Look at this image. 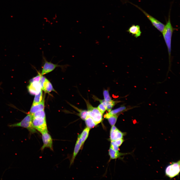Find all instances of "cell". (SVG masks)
I'll return each instance as SVG.
<instances>
[{
    "label": "cell",
    "instance_id": "1",
    "mask_svg": "<svg viewBox=\"0 0 180 180\" xmlns=\"http://www.w3.org/2000/svg\"><path fill=\"white\" fill-rule=\"evenodd\" d=\"M174 28L172 26L169 16L168 20L162 32L163 36L167 47L169 58H170L171 52V39Z\"/></svg>",
    "mask_w": 180,
    "mask_h": 180
},
{
    "label": "cell",
    "instance_id": "2",
    "mask_svg": "<svg viewBox=\"0 0 180 180\" xmlns=\"http://www.w3.org/2000/svg\"><path fill=\"white\" fill-rule=\"evenodd\" d=\"M12 127H21L26 128L30 134L36 132L32 122V115L29 112L27 115L20 122L9 125Z\"/></svg>",
    "mask_w": 180,
    "mask_h": 180
},
{
    "label": "cell",
    "instance_id": "3",
    "mask_svg": "<svg viewBox=\"0 0 180 180\" xmlns=\"http://www.w3.org/2000/svg\"><path fill=\"white\" fill-rule=\"evenodd\" d=\"M88 112V116H91L96 124L100 123L102 120V114L98 109L93 107L88 102L86 101Z\"/></svg>",
    "mask_w": 180,
    "mask_h": 180
},
{
    "label": "cell",
    "instance_id": "4",
    "mask_svg": "<svg viewBox=\"0 0 180 180\" xmlns=\"http://www.w3.org/2000/svg\"><path fill=\"white\" fill-rule=\"evenodd\" d=\"M180 160L176 162H172L168 165L165 170L166 175L170 178L178 176L180 173Z\"/></svg>",
    "mask_w": 180,
    "mask_h": 180
},
{
    "label": "cell",
    "instance_id": "5",
    "mask_svg": "<svg viewBox=\"0 0 180 180\" xmlns=\"http://www.w3.org/2000/svg\"><path fill=\"white\" fill-rule=\"evenodd\" d=\"M32 122L34 128L41 133L48 132L46 118L37 117L32 118Z\"/></svg>",
    "mask_w": 180,
    "mask_h": 180
},
{
    "label": "cell",
    "instance_id": "6",
    "mask_svg": "<svg viewBox=\"0 0 180 180\" xmlns=\"http://www.w3.org/2000/svg\"><path fill=\"white\" fill-rule=\"evenodd\" d=\"M134 5L144 13L150 21L152 25L156 28L161 32H162L165 26V25L163 24L149 14L140 7L135 4H134Z\"/></svg>",
    "mask_w": 180,
    "mask_h": 180
},
{
    "label": "cell",
    "instance_id": "7",
    "mask_svg": "<svg viewBox=\"0 0 180 180\" xmlns=\"http://www.w3.org/2000/svg\"><path fill=\"white\" fill-rule=\"evenodd\" d=\"M41 134L43 143L41 150H42L45 148H48L53 150L52 139L48 132H44Z\"/></svg>",
    "mask_w": 180,
    "mask_h": 180
},
{
    "label": "cell",
    "instance_id": "8",
    "mask_svg": "<svg viewBox=\"0 0 180 180\" xmlns=\"http://www.w3.org/2000/svg\"><path fill=\"white\" fill-rule=\"evenodd\" d=\"M39 83L42 89L45 92L48 93L52 91H55L51 83L43 75L41 76Z\"/></svg>",
    "mask_w": 180,
    "mask_h": 180
},
{
    "label": "cell",
    "instance_id": "9",
    "mask_svg": "<svg viewBox=\"0 0 180 180\" xmlns=\"http://www.w3.org/2000/svg\"><path fill=\"white\" fill-rule=\"evenodd\" d=\"M44 64L42 66L41 74L42 75L46 74L51 72L56 67H62L64 66L57 64H53L44 60Z\"/></svg>",
    "mask_w": 180,
    "mask_h": 180
},
{
    "label": "cell",
    "instance_id": "10",
    "mask_svg": "<svg viewBox=\"0 0 180 180\" xmlns=\"http://www.w3.org/2000/svg\"><path fill=\"white\" fill-rule=\"evenodd\" d=\"M125 134L118 130L114 125L112 126L110 131V139L111 141L122 138Z\"/></svg>",
    "mask_w": 180,
    "mask_h": 180
},
{
    "label": "cell",
    "instance_id": "11",
    "mask_svg": "<svg viewBox=\"0 0 180 180\" xmlns=\"http://www.w3.org/2000/svg\"><path fill=\"white\" fill-rule=\"evenodd\" d=\"M27 88L28 92L32 95L36 94L42 89L39 82L37 81L29 82Z\"/></svg>",
    "mask_w": 180,
    "mask_h": 180
},
{
    "label": "cell",
    "instance_id": "12",
    "mask_svg": "<svg viewBox=\"0 0 180 180\" xmlns=\"http://www.w3.org/2000/svg\"><path fill=\"white\" fill-rule=\"evenodd\" d=\"M82 143L80 134H78L75 146L72 156L70 162V165H71L74 162V159L78 152L82 148Z\"/></svg>",
    "mask_w": 180,
    "mask_h": 180
},
{
    "label": "cell",
    "instance_id": "13",
    "mask_svg": "<svg viewBox=\"0 0 180 180\" xmlns=\"http://www.w3.org/2000/svg\"><path fill=\"white\" fill-rule=\"evenodd\" d=\"M45 95L43 96L42 101L39 103L34 105H32L29 112L32 115L34 113L40 110H44Z\"/></svg>",
    "mask_w": 180,
    "mask_h": 180
},
{
    "label": "cell",
    "instance_id": "14",
    "mask_svg": "<svg viewBox=\"0 0 180 180\" xmlns=\"http://www.w3.org/2000/svg\"><path fill=\"white\" fill-rule=\"evenodd\" d=\"M127 31L136 38L140 36L141 34L140 26L137 25H132L129 28Z\"/></svg>",
    "mask_w": 180,
    "mask_h": 180
},
{
    "label": "cell",
    "instance_id": "15",
    "mask_svg": "<svg viewBox=\"0 0 180 180\" xmlns=\"http://www.w3.org/2000/svg\"><path fill=\"white\" fill-rule=\"evenodd\" d=\"M128 108L127 109L126 107L124 106H122L116 109L110 111L109 112L105 114L104 116V117L105 118L107 119L111 116L116 114H117L128 110Z\"/></svg>",
    "mask_w": 180,
    "mask_h": 180
},
{
    "label": "cell",
    "instance_id": "16",
    "mask_svg": "<svg viewBox=\"0 0 180 180\" xmlns=\"http://www.w3.org/2000/svg\"><path fill=\"white\" fill-rule=\"evenodd\" d=\"M108 154L110 158L112 159H116L121 156L126 154L120 153L118 151H116L110 147L108 150Z\"/></svg>",
    "mask_w": 180,
    "mask_h": 180
},
{
    "label": "cell",
    "instance_id": "17",
    "mask_svg": "<svg viewBox=\"0 0 180 180\" xmlns=\"http://www.w3.org/2000/svg\"><path fill=\"white\" fill-rule=\"evenodd\" d=\"M90 130V128L86 127L82 133L80 134L82 140V146L88 137Z\"/></svg>",
    "mask_w": 180,
    "mask_h": 180
},
{
    "label": "cell",
    "instance_id": "18",
    "mask_svg": "<svg viewBox=\"0 0 180 180\" xmlns=\"http://www.w3.org/2000/svg\"><path fill=\"white\" fill-rule=\"evenodd\" d=\"M42 90L41 89L40 91L35 94V96L32 105H34L40 103L42 99Z\"/></svg>",
    "mask_w": 180,
    "mask_h": 180
},
{
    "label": "cell",
    "instance_id": "19",
    "mask_svg": "<svg viewBox=\"0 0 180 180\" xmlns=\"http://www.w3.org/2000/svg\"><path fill=\"white\" fill-rule=\"evenodd\" d=\"M85 120L87 127L90 129L94 128L97 125L92 118L89 116H87Z\"/></svg>",
    "mask_w": 180,
    "mask_h": 180
},
{
    "label": "cell",
    "instance_id": "20",
    "mask_svg": "<svg viewBox=\"0 0 180 180\" xmlns=\"http://www.w3.org/2000/svg\"><path fill=\"white\" fill-rule=\"evenodd\" d=\"M79 112V116L82 120H85L88 115V112L86 110H81L76 107L74 108Z\"/></svg>",
    "mask_w": 180,
    "mask_h": 180
},
{
    "label": "cell",
    "instance_id": "21",
    "mask_svg": "<svg viewBox=\"0 0 180 180\" xmlns=\"http://www.w3.org/2000/svg\"><path fill=\"white\" fill-rule=\"evenodd\" d=\"M32 118L40 117L46 118V115L44 110L37 112L32 115Z\"/></svg>",
    "mask_w": 180,
    "mask_h": 180
},
{
    "label": "cell",
    "instance_id": "22",
    "mask_svg": "<svg viewBox=\"0 0 180 180\" xmlns=\"http://www.w3.org/2000/svg\"><path fill=\"white\" fill-rule=\"evenodd\" d=\"M118 118V116L115 114L107 118L109 123L112 126L115 125L116 122Z\"/></svg>",
    "mask_w": 180,
    "mask_h": 180
},
{
    "label": "cell",
    "instance_id": "23",
    "mask_svg": "<svg viewBox=\"0 0 180 180\" xmlns=\"http://www.w3.org/2000/svg\"><path fill=\"white\" fill-rule=\"evenodd\" d=\"M103 94L104 98V100L106 102H109L112 100L108 90H104Z\"/></svg>",
    "mask_w": 180,
    "mask_h": 180
},
{
    "label": "cell",
    "instance_id": "24",
    "mask_svg": "<svg viewBox=\"0 0 180 180\" xmlns=\"http://www.w3.org/2000/svg\"><path fill=\"white\" fill-rule=\"evenodd\" d=\"M115 104L114 101L112 100L109 102H107V105L106 108V110L108 112H110L113 106Z\"/></svg>",
    "mask_w": 180,
    "mask_h": 180
},
{
    "label": "cell",
    "instance_id": "25",
    "mask_svg": "<svg viewBox=\"0 0 180 180\" xmlns=\"http://www.w3.org/2000/svg\"><path fill=\"white\" fill-rule=\"evenodd\" d=\"M119 147L114 141H111L110 147L116 151H118L119 150Z\"/></svg>",
    "mask_w": 180,
    "mask_h": 180
},
{
    "label": "cell",
    "instance_id": "26",
    "mask_svg": "<svg viewBox=\"0 0 180 180\" xmlns=\"http://www.w3.org/2000/svg\"><path fill=\"white\" fill-rule=\"evenodd\" d=\"M97 108L102 114H103L106 110V107L102 104H101L99 105L98 107Z\"/></svg>",
    "mask_w": 180,
    "mask_h": 180
},
{
    "label": "cell",
    "instance_id": "27",
    "mask_svg": "<svg viewBox=\"0 0 180 180\" xmlns=\"http://www.w3.org/2000/svg\"><path fill=\"white\" fill-rule=\"evenodd\" d=\"M124 140L122 138H121L117 140H116L114 141L115 142L118 146H120L123 142H124Z\"/></svg>",
    "mask_w": 180,
    "mask_h": 180
}]
</instances>
